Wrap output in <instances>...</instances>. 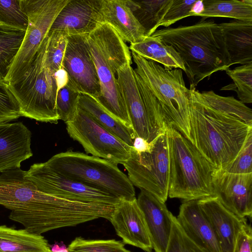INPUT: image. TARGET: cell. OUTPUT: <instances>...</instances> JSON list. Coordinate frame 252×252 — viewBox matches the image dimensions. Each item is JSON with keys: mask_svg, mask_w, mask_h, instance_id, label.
<instances>
[{"mask_svg": "<svg viewBox=\"0 0 252 252\" xmlns=\"http://www.w3.org/2000/svg\"><path fill=\"white\" fill-rule=\"evenodd\" d=\"M233 81L232 86L223 87L221 90H231L236 92L237 96L243 103L252 102V63L243 64L233 69L225 70Z\"/></svg>", "mask_w": 252, "mask_h": 252, "instance_id": "cell-31", "label": "cell"}, {"mask_svg": "<svg viewBox=\"0 0 252 252\" xmlns=\"http://www.w3.org/2000/svg\"><path fill=\"white\" fill-rule=\"evenodd\" d=\"M101 12L104 23L109 25L124 42L133 44L147 36L127 0H101Z\"/></svg>", "mask_w": 252, "mask_h": 252, "instance_id": "cell-22", "label": "cell"}, {"mask_svg": "<svg viewBox=\"0 0 252 252\" xmlns=\"http://www.w3.org/2000/svg\"><path fill=\"white\" fill-rule=\"evenodd\" d=\"M103 23L101 0H69L50 30L67 35L89 34Z\"/></svg>", "mask_w": 252, "mask_h": 252, "instance_id": "cell-16", "label": "cell"}, {"mask_svg": "<svg viewBox=\"0 0 252 252\" xmlns=\"http://www.w3.org/2000/svg\"><path fill=\"white\" fill-rule=\"evenodd\" d=\"M129 49L147 60L162 64L167 70L178 68L185 71L183 62L178 53L158 37L146 36L140 42L130 44Z\"/></svg>", "mask_w": 252, "mask_h": 252, "instance_id": "cell-24", "label": "cell"}, {"mask_svg": "<svg viewBox=\"0 0 252 252\" xmlns=\"http://www.w3.org/2000/svg\"><path fill=\"white\" fill-rule=\"evenodd\" d=\"M88 34L67 35L63 67L80 93L99 96L100 86L90 51Z\"/></svg>", "mask_w": 252, "mask_h": 252, "instance_id": "cell-14", "label": "cell"}, {"mask_svg": "<svg viewBox=\"0 0 252 252\" xmlns=\"http://www.w3.org/2000/svg\"><path fill=\"white\" fill-rule=\"evenodd\" d=\"M150 147V143L144 139L135 137L133 143V148L137 151L142 152L147 150Z\"/></svg>", "mask_w": 252, "mask_h": 252, "instance_id": "cell-41", "label": "cell"}, {"mask_svg": "<svg viewBox=\"0 0 252 252\" xmlns=\"http://www.w3.org/2000/svg\"><path fill=\"white\" fill-rule=\"evenodd\" d=\"M68 252H130L123 242L114 239L91 240L75 238L67 247Z\"/></svg>", "mask_w": 252, "mask_h": 252, "instance_id": "cell-32", "label": "cell"}, {"mask_svg": "<svg viewBox=\"0 0 252 252\" xmlns=\"http://www.w3.org/2000/svg\"><path fill=\"white\" fill-rule=\"evenodd\" d=\"M135 71L159 103L167 126H172L190 141V92L180 69L167 70L157 63L131 52Z\"/></svg>", "mask_w": 252, "mask_h": 252, "instance_id": "cell-7", "label": "cell"}, {"mask_svg": "<svg viewBox=\"0 0 252 252\" xmlns=\"http://www.w3.org/2000/svg\"><path fill=\"white\" fill-rule=\"evenodd\" d=\"M195 16L203 20L219 17L252 22V0H202V10Z\"/></svg>", "mask_w": 252, "mask_h": 252, "instance_id": "cell-27", "label": "cell"}, {"mask_svg": "<svg viewBox=\"0 0 252 252\" xmlns=\"http://www.w3.org/2000/svg\"><path fill=\"white\" fill-rule=\"evenodd\" d=\"M26 32L0 25V80H5L22 45Z\"/></svg>", "mask_w": 252, "mask_h": 252, "instance_id": "cell-29", "label": "cell"}, {"mask_svg": "<svg viewBox=\"0 0 252 252\" xmlns=\"http://www.w3.org/2000/svg\"><path fill=\"white\" fill-rule=\"evenodd\" d=\"M231 65L252 63V22L219 24Z\"/></svg>", "mask_w": 252, "mask_h": 252, "instance_id": "cell-23", "label": "cell"}, {"mask_svg": "<svg viewBox=\"0 0 252 252\" xmlns=\"http://www.w3.org/2000/svg\"><path fill=\"white\" fill-rule=\"evenodd\" d=\"M172 1V0H127L133 15L145 30L147 36L151 35L157 30Z\"/></svg>", "mask_w": 252, "mask_h": 252, "instance_id": "cell-28", "label": "cell"}, {"mask_svg": "<svg viewBox=\"0 0 252 252\" xmlns=\"http://www.w3.org/2000/svg\"><path fill=\"white\" fill-rule=\"evenodd\" d=\"M134 186L165 202L168 194L169 156L167 129L138 152L133 147L128 160L122 164Z\"/></svg>", "mask_w": 252, "mask_h": 252, "instance_id": "cell-10", "label": "cell"}, {"mask_svg": "<svg viewBox=\"0 0 252 252\" xmlns=\"http://www.w3.org/2000/svg\"></svg>", "mask_w": 252, "mask_h": 252, "instance_id": "cell-43", "label": "cell"}, {"mask_svg": "<svg viewBox=\"0 0 252 252\" xmlns=\"http://www.w3.org/2000/svg\"><path fill=\"white\" fill-rule=\"evenodd\" d=\"M28 19L20 0H0V25L27 31Z\"/></svg>", "mask_w": 252, "mask_h": 252, "instance_id": "cell-35", "label": "cell"}, {"mask_svg": "<svg viewBox=\"0 0 252 252\" xmlns=\"http://www.w3.org/2000/svg\"><path fill=\"white\" fill-rule=\"evenodd\" d=\"M137 201L145 218L153 249L155 252H166L174 215L164 202L145 190H141Z\"/></svg>", "mask_w": 252, "mask_h": 252, "instance_id": "cell-18", "label": "cell"}, {"mask_svg": "<svg viewBox=\"0 0 252 252\" xmlns=\"http://www.w3.org/2000/svg\"><path fill=\"white\" fill-rule=\"evenodd\" d=\"M26 172L17 167L1 173L0 205L11 210L9 219L22 224L28 232L41 235L96 219H110L113 206L44 193L25 177Z\"/></svg>", "mask_w": 252, "mask_h": 252, "instance_id": "cell-1", "label": "cell"}, {"mask_svg": "<svg viewBox=\"0 0 252 252\" xmlns=\"http://www.w3.org/2000/svg\"><path fill=\"white\" fill-rule=\"evenodd\" d=\"M190 142L216 169H222L239 152L250 126L210 106L190 86Z\"/></svg>", "mask_w": 252, "mask_h": 252, "instance_id": "cell-2", "label": "cell"}, {"mask_svg": "<svg viewBox=\"0 0 252 252\" xmlns=\"http://www.w3.org/2000/svg\"><path fill=\"white\" fill-rule=\"evenodd\" d=\"M47 35L27 71L8 84V87L18 102L21 116L57 124L59 120L56 108L58 86L56 72L47 63Z\"/></svg>", "mask_w": 252, "mask_h": 252, "instance_id": "cell-6", "label": "cell"}, {"mask_svg": "<svg viewBox=\"0 0 252 252\" xmlns=\"http://www.w3.org/2000/svg\"><path fill=\"white\" fill-rule=\"evenodd\" d=\"M176 218L186 235L204 252H220L212 227L197 200L183 201Z\"/></svg>", "mask_w": 252, "mask_h": 252, "instance_id": "cell-21", "label": "cell"}, {"mask_svg": "<svg viewBox=\"0 0 252 252\" xmlns=\"http://www.w3.org/2000/svg\"><path fill=\"white\" fill-rule=\"evenodd\" d=\"M212 183L215 196L225 208L240 218L252 217V173L234 174L216 169Z\"/></svg>", "mask_w": 252, "mask_h": 252, "instance_id": "cell-15", "label": "cell"}, {"mask_svg": "<svg viewBox=\"0 0 252 252\" xmlns=\"http://www.w3.org/2000/svg\"><path fill=\"white\" fill-rule=\"evenodd\" d=\"M151 35L178 53L190 87L231 65L220 28L214 21L201 19L191 26L156 30Z\"/></svg>", "mask_w": 252, "mask_h": 252, "instance_id": "cell-3", "label": "cell"}, {"mask_svg": "<svg viewBox=\"0 0 252 252\" xmlns=\"http://www.w3.org/2000/svg\"><path fill=\"white\" fill-rule=\"evenodd\" d=\"M252 230L250 225L245 223L239 231L233 252H252Z\"/></svg>", "mask_w": 252, "mask_h": 252, "instance_id": "cell-40", "label": "cell"}, {"mask_svg": "<svg viewBox=\"0 0 252 252\" xmlns=\"http://www.w3.org/2000/svg\"><path fill=\"white\" fill-rule=\"evenodd\" d=\"M131 64L118 71V83L135 137L150 143L166 131L167 125L159 102Z\"/></svg>", "mask_w": 252, "mask_h": 252, "instance_id": "cell-9", "label": "cell"}, {"mask_svg": "<svg viewBox=\"0 0 252 252\" xmlns=\"http://www.w3.org/2000/svg\"><path fill=\"white\" fill-rule=\"evenodd\" d=\"M200 94L214 108L252 126V110L241 101L233 96L219 95L213 91H203Z\"/></svg>", "mask_w": 252, "mask_h": 252, "instance_id": "cell-30", "label": "cell"}, {"mask_svg": "<svg viewBox=\"0 0 252 252\" xmlns=\"http://www.w3.org/2000/svg\"><path fill=\"white\" fill-rule=\"evenodd\" d=\"M210 222L220 252H233L238 234L246 218H240L225 208L217 196L197 200Z\"/></svg>", "mask_w": 252, "mask_h": 252, "instance_id": "cell-19", "label": "cell"}, {"mask_svg": "<svg viewBox=\"0 0 252 252\" xmlns=\"http://www.w3.org/2000/svg\"><path fill=\"white\" fill-rule=\"evenodd\" d=\"M199 0H172L167 11L158 25L165 28L178 21L195 16V7Z\"/></svg>", "mask_w": 252, "mask_h": 252, "instance_id": "cell-37", "label": "cell"}, {"mask_svg": "<svg viewBox=\"0 0 252 252\" xmlns=\"http://www.w3.org/2000/svg\"><path fill=\"white\" fill-rule=\"evenodd\" d=\"M45 163L63 176L104 190L120 200L136 198L128 176L117 164L104 159L69 150L55 155Z\"/></svg>", "mask_w": 252, "mask_h": 252, "instance_id": "cell-8", "label": "cell"}, {"mask_svg": "<svg viewBox=\"0 0 252 252\" xmlns=\"http://www.w3.org/2000/svg\"><path fill=\"white\" fill-rule=\"evenodd\" d=\"M0 252H52L47 240L25 229L0 225Z\"/></svg>", "mask_w": 252, "mask_h": 252, "instance_id": "cell-26", "label": "cell"}, {"mask_svg": "<svg viewBox=\"0 0 252 252\" xmlns=\"http://www.w3.org/2000/svg\"><path fill=\"white\" fill-rule=\"evenodd\" d=\"M65 123L69 136L82 145L87 154L116 164H123L130 158L132 147L115 136L78 106L72 118Z\"/></svg>", "mask_w": 252, "mask_h": 252, "instance_id": "cell-12", "label": "cell"}, {"mask_svg": "<svg viewBox=\"0 0 252 252\" xmlns=\"http://www.w3.org/2000/svg\"><path fill=\"white\" fill-rule=\"evenodd\" d=\"M78 106L88 113L103 127L130 147L135 135L134 131L110 114L98 101L89 94L80 93Z\"/></svg>", "mask_w": 252, "mask_h": 252, "instance_id": "cell-25", "label": "cell"}, {"mask_svg": "<svg viewBox=\"0 0 252 252\" xmlns=\"http://www.w3.org/2000/svg\"><path fill=\"white\" fill-rule=\"evenodd\" d=\"M21 116L19 105L8 84L0 80V123L8 122Z\"/></svg>", "mask_w": 252, "mask_h": 252, "instance_id": "cell-38", "label": "cell"}, {"mask_svg": "<svg viewBox=\"0 0 252 252\" xmlns=\"http://www.w3.org/2000/svg\"><path fill=\"white\" fill-rule=\"evenodd\" d=\"M168 194L184 201L215 196L212 177L216 169L196 148L172 126H167Z\"/></svg>", "mask_w": 252, "mask_h": 252, "instance_id": "cell-5", "label": "cell"}, {"mask_svg": "<svg viewBox=\"0 0 252 252\" xmlns=\"http://www.w3.org/2000/svg\"><path fill=\"white\" fill-rule=\"evenodd\" d=\"M220 169L225 172L234 174L252 173V131L248 134L235 158Z\"/></svg>", "mask_w": 252, "mask_h": 252, "instance_id": "cell-36", "label": "cell"}, {"mask_svg": "<svg viewBox=\"0 0 252 252\" xmlns=\"http://www.w3.org/2000/svg\"><path fill=\"white\" fill-rule=\"evenodd\" d=\"M32 133L22 122L0 123V172L20 167L32 157Z\"/></svg>", "mask_w": 252, "mask_h": 252, "instance_id": "cell-20", "label": "cell"}, {"mask_svg": "<svg viewBox=\"0 0 252 252\" xmlns=\"http://www.w3.org/2000/svg\"><path fill=\"white\" fill-rule=\"evenodd\" d=\"M80 94L68 80L58 91L56 108L59 120L66 122L72 118L78 107Z\"/></svg>", "mask_w": 252, "mask_h": 252, "instance_id": "cell-33", "label": "cell"}, {"mask_svg": "<svg viewBox=\"0 0 252 252\" xmlns=\"http://www.w3.org/2000/svg\"><path fill=\"white\" fill-rule=\"evenodd\" d=\"M51 250L52 252H68L67 248L63 244H55L51 247Z\"/></svg>", "mask_w": 252, "mask_h": 252, "instance_id": "cell-42", "label": "cell"}, {"mask_svg": "<svg viewBox=\"0 0 252 252\" xmlns=\"http://www.w3.org/2000/svg\"><path fill=\"white\" fill-rule=\"evenodd\" d=\"M25 177L41 191L68 200L115 206L121 200L104 190L72 180L53 170L45 162L34 163Z\"/></svg>", "mask_w": 252, "mask_h": 252, "instance_id": "cell-13", "label": "cell"}, {"mask_svg": "<svg viewBox=\"0 0 252 252\" xmlns=\"http://www.w3.org/2000/svg\"><path fill=\"white\" fill-rule=\"evenodd\" d=\"M47 36V63L54 72H56L63 69V62L67 35L62 32L50 30Z\"/></svg>", "mask_w": 252, "mask_h": 252, "instance_id": "cell-34", "label": "cell"}, {"mask_svg": "<svg viewBox=\"0 0 252 252\" xmlns=\"http://www.w3.org/2000/svg\"><path fill=\"white\" fill-rule=\"evenodd\" d=\"M166 252H204L184 233L174 216Z\"/></svg>", "mask_w": 252, "mask_h": 252, "instance_id": "cell-39", "label": "cell"}, {"mask_svg": "<svg viewBox=\"0 0 252 252\" xmlns=\"http://www.w3.org/2000/svg\"><path fill=\"white\" fill-rule=\"evenodd\" d=\"M109 220L124 244L152 252L150 235L137 198L121 200L114 206Z\"/></svg>", "mask_w": 252, "mask_h": 252, "instance_id": "cell-17", "label": "cell"}, {"mask_svg": "<svg viewBox=\"0 0 252 252\" xmlns=\"http://www.w3.org/2000/svg\"><path fill=\"white\" fill-rule=\"evenodd\" d=\"M87 40L100 86L97 100L110 114L133 130L116 77L122 67L132 64L129 47L106 23L88 34Z\"/></svg>", "mask_w": 252, "mask_h": 252, "instance_id": "cell-4", "label": "cell"}, {"mask_svg": "<svg viewBox=\"0 0 252 252\" xmlns=\"http://www.w3.org/2000/svg\"><path fill=\"white\" fill-rule=\"evenodd\" d=\"M69 0H20L28 26L22 45L5 81L10 84L19 79L29 68L56 17Z\"/></svg>", "mask_w": 252, "mask_h": 252, "instance_id": "cell-11", "label": "cell"}]
</instances>
